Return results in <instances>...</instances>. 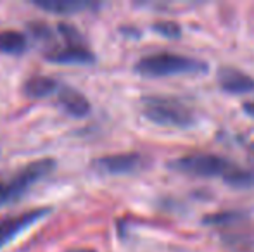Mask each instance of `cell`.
Listing matches in <instances>:
<instances>
[{"mask_svg": "<svg viewBox=\"0 0 254 252\" xmlns=\"http://www.w3.org/2000/svg\"><path fill=\"white\" fill-rule=\"evenodd\" d=\"M171 168L185 175L202 176H221L227 183L234 187H251L254 183V175L246 169L235 166L234 162L213 154H189L171 162Z\"/></svg>", "mask_w": 254, "mask_h": 252, "instance_id": "1", "label": "cell"}, {"mask_svg": "<svg viewBox=\"0 0 254 252\" xmlns=\"http://www.w3.org/2000/svg\"><path fill=\"white\" fill-rule=\"evenodd\" d=\"M28 42L21 31L5 30L0 31V52L9 55H19L26 50Z\"/></svg>", "mask_w": 254, "mask_h": 252, "instance_id": "12", "label": "cell"}, {"mask_svg": "<svg viewBox=\"0 0 254 252\" xmlns=\"http://www.w3.org/2000/svg\"><path fill=\"white\" fill-rule=\"evenodd\" d=\"M47 61L56 64H92L95 61V55L92 50L85 47V44L80 45H63V47L52 49L47 54Z\"/></svg>", "mask_w": 254, "mask_h": 252, "instance_id": "9", "label": "cell"}, {"mask_svg": "<svg viewBox=\"0 0 254 252\" xmlns=\"http://www.w3.org/2000/svg\"><path fill=\"white\" fill-rule=\"evenodd\" d=\"M49 214H51V207H37L2 219L0 221V249L9 242H12L16 237H19L28 228L37 225L40 219L47 218Z\"/></svg>", "mask_w": 254, "mask_h": 252, "instance_id": "5", "label": "cell"}, {"mask_svg": "<svg viewBox=\"0 0 254 252\" xmlns=\"http://www.w3.org/2000/svg\"><path fill=\"white\" fill-rule=\"evenodd\" d=\"M67 252H95V251H92V249H71Z\"/></svg>", "mask_w": 254, "mask_h": 252, "instance_id": "15", "label": "cell"}, {"mask_svg": "<svg viewBox=\"0 0 254 252\" xmlns=\"http://www.w3.org/2000/svg\"><path fill=\"white\" fill-rule=\"evenodd\" d=\"M54 169H56V159H37L33 162H28L24 168H21L7 180L0 182V207L21 199L31 187L51 175Z\"/></svg>", "mask_w": 254, "mask_h": 252, "instance_id": "4", "label": "cell"}, {"mask_svg": "<svg viewBox=\"0 0 254 252\" xmlns=\"http://www.w3.org/2000/svg\"><path fill=\"white\" fill-rule=\"evenodd\" d=\"M31 5L47 10V12L59 14V16H69V14L83 12V10L97 7L92 2H76V0H47V2H33Z\"/></svg>", "mask_w": 254, "mask_h": 252, "instance_id": "10", "label": "cell"}, {"mask_svg": "<svg viewBox=\"0 0 254 252\" xmlns=\"http://www.w3.org/2000/svg\"><path fill=\"white\" fill-rule=\"evenodd\" d=\"M251 157L254 159V144H253V147H251Z\"/></svg>", "mask_w": 254, "mask_h": 252, "instance_id": "16", "label": "cell"}, {"mask_svg": "<svg viewBox=\"0 0 254 252\" xmlns=\"http://www.w3.org/2000/svg\"><path fill=\"white\" fill-rule=\"evenodd\" d=\"M57 90H59V83H57L54 78L42 76V74L28 78V80L24 81V87H23L24 95L30 99H45Z\"/></svg>", "mask_w": 254, "mask_h": 252, "instance_id": "11", "label": "cell"}, {"mask_svg": "<svg viewBox=\"0 0 254 252\" xmlns=\"http://www.w3.org/2000/svg\"><path fill=\"white\" fill-rule=\"evenodd\" d=\"M135 71L142 76L159 78V76H178V74H197L206 73L207 66L202 61L187 57V55L159 52L142 57L135 64Z\"/></svg>", "mask_w": 254, "mask_h": 252, "instance_id": "3", "label": "cell"}, {"mask_svg": "<svg viewBox=\"0 0 254 252\" xmlns=\"http://www.w3.org/2000/svg\"><path fill=\"white\" fill-rule=\"evenodd\" d=\"M142 114L159 126L189 128L194 125L195 116L189 105L173 97L147 95L140 101Z\"/></svg>", "mask_w": 254, "mask_h": 252, "instance_id": "2", "label": "cell"}, {"mask_svg": "<svg viewBox=\"0 0 254 252\" xmlns=\"http://www.w3.org/2000/svg\"><path fill=\"white\" fill-rule=\"evenodd\" d=\"M145 164L144 155L137 152H125V154H111L102 155L92 162L95 169L102 175H130L138 169H142Z\"/></svg>", "mask_w": 254, "mask_h": 252, "instance_id": "6", "label": "cell"}, {"mask_svg": "<svg viewBox=\"0 0 254 252\" xmlns=\"http://www.w3.org/2000/svg\"><path fill=\"white\" fill-rule=\"evenodd\" d=\"M152 28H154V31H157V33L166 38H178L182 33L180 26H178L177 23H173V21H159V23H156Z\"/></svg>", "mask_w": 254, "mask_h": 252, "instance_id": "13", "label": "cell"}, {"mask_svg": "<svg viewBox=\"0 0 254 252\" xmlns=\"http://www.w3.org/2000/svg\"><path fill=\"white\" fill-rule=\"evenodd\" d=\"M244 111H246V114H248V116L254 118V101L246 102V104H244Z\"/></svg>", "mask_w": 254, "mask_h": 252, "instance_id": "14", "label": "cell"}, {"mask_svg": "<svg viewBox=\"0 0 254 252\" xmlns=\"http://www.w3.org/2000/svg\"><path fill=\"white\" fill-rule=\"evenodd\" d=\"M57 104L61 105L66 114L73 116V118H85L90 114V102L85 97L81 92H78L76 88L69 87V85H63L59 87V90L56 92Z\"/></svg>", "mask_w": 254, "mask_h": 252, "instance_id": "7", "label": "cell"}, {"mask_svg": "<svg viewBox=\"0 0 254 252\" xmlns=\"http://www.w3.org/2000/svg\"><path fill=\"white\" fill-rule=\"evenodd\" d=\"M216 78L221 90L228 92V94L239 95V94H251V92H254V80L241 69L223 66L218 69Z\"/></svg>", "mask_w": 254, "mask_h": 252, "instance_id": "8", "label": "cell"}]
</instances>
